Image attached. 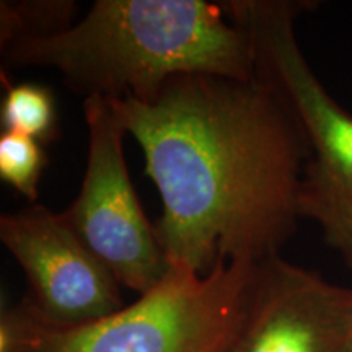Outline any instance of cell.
<instances>
[{"label": "cell", "mask_w": 352, "mask_h": 352, "mask_svg": "<svg viewBox=\"0 0 352 352\" xmlns=\"http://www.w3.org/2000/svg\"><path fill=\"white\" fill-rule=\"evenodd\" d=\"M352 287L271 256L254 264L220 352H349Z\"/></svg>", "instance_id": "obj_6"}, {"label": "cell", "mask_w": 352, "mask_h": 352, "mask_svg": "<svg viewBox=\"0 0 352 352\" xmlns=\"http://www.w3.org/2000/svg\"><path fill=\"white\" fill-rule=\"evenodd\" d=\"M223 6L252 39L256 76L284 101L302 134L300 219L315 222L324 243L352 267V114L329 95L298 44L296 20L310 3L230 0Z\"/></svg>", "instance_id": "obj_4"}, {"label": "cell", "mask_w": 352, "mask_h": 352, "mask_svg": "<svg viewBox=\"0 0 352 352\" xmlns=\"http://www.w3.org/2000/svg\"><path fill=\"white\" fill-rule=\"evenodd\" d=\"M0 241L28 279L47 323L78 327L121 310L120 283L64 217L39 204L0 217Z\"/></svg>", "instance_id": "obj_7"}, {"label": "cell", "mask_w": 352, "mask_h": 352, "mask_svg": "<svg viewBox=\"0 0 352 352\" xmlns=\"http://www.w3.org/2000/svg\"><path fill=\"white\" fill-rule=\"evenodd\" d=\"M83 116L85 173L77 197L63 214L120 285L142 296L164 279L170 263L132 186L124 158L127 132L107 98L83 100Z\"/></svg>", "instance_id": "obj_5"}, {"label": "cell", "mask_w": 352, "mask_h": 352, "mask_svg": "<svg viewBox=\"0 0 352 352\" xmlns=\"http://www.w3.org/2000/svg\"><path fill=\"white\" fill-rule=\"evenodd\" d=\"M109 101L160 195L155 233L170 264L208 276L280 254L300 220L307 151L263 78L184 76L151 103Z\"/></svg>", "instance_id": "obj_1"}, {"label": "cell", "mask_w": 352, "mask_h": 352, "mask_svg": "<svg viewBox=\"0 0 352 352\" xmlns=\"http://www.w3.org/2000/svg\"><path fill=\"white\" fill-rule=\"evenodd\" d=\"M6 94L0 103V124L7 132L28 135L41 144H50L59 135L54 91L34 82L12 83L2 74Z\"/></svg>", "instance_id": "obj_8"}, {"label": "cell", "mask_w": 352, "mask_h": 352, "mask_svg": "<svg viewBox=\"0 0 352 352\" xmlns=\"http://www.w3.org/2000/svg\"><path fill=\"white\" fill-rule=\"evenodd\" d=\"M349 352H352V340H351V346H349Z\"/></svg>", "instance_id": "obj_11"}, {"label": "cell", "mask_w": 352, "mask_h": 352, "mask_svg": "<svg viewBox=\"0 0 352 352\" xmlns=\"http://www.w3.org/2000/svg\"><path fill=\"white\" fill-rule=\"evenodd\" d=\"M2 63L59 70L83 100L140 103L178 77H256L248 33L206 0H96L64 32L3 47Z\"/></svg>", "instance_id": "obj_2"}, {"label": "cell", "mask_w": 352, "mask_h": 352, "mask_svg": "<svg viewBox=\"0 0 352 352\" xmlns=\"http://www.w3.org/2000/svg\"><path fill=\"white\" fill-rule=\"evenodd\" d=\"M77 3L70 0H21L0 3V46L60 33L76 23Z\"/></svg>", "instance_id": "obj_9"}, {"label": "cell", "mask_w": 352, "mask_h": 352, "mask_svg": "<svg viewBox=\"0 0 352 352\" xmlns=\"http://www.w3.org/2000/svg\"><path fill=\"white\" fill-rule=\"evenodd\" d=\"M47 162L44 144L36 139L7 131L0 134V179L32 204L38 201V184Z\"/></svg>", "instance_id": "obj_10"}, {"label": "cell", "mask_w": 352, "mask_h": 352, "mask_svg": "<svg viewBox=\"0 0 352 352\" xmlns=\"http://www.w3.org/2000/svg\"><path fill=\"white\" fill-rule=\"evenodd\" d=\"M254 264L223 261L208 276L170 264L138 302L78 327L47 323L25 298L2 310L0 352H220Z\"/></svg>", "instance_id": "obj_3"}]
</instances>
